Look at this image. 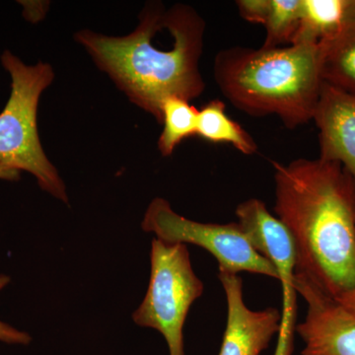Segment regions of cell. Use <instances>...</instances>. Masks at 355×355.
<instances>
[{"label":"cell","mask_w":355,"mask_h":355,"mask_svg":"<svg viewBox=\"0 0 355 355\" xmlns=\"http://www.w3.org/2000/svg\"><path fill=\"white\" fill-rule=\"evenodd\" d=\"M301 0H270L263 48L291 46L300 20Z\"/></svg>","instance_id":"15"},{"label":"cell","mask_w":355,"mask_h":355,"mask_svg":"<svg viewBox=\"0 0 355 355\" xmlns=\"http://www.w3.org/2000/svg\"><path fill=\"white\" fill-rule=\"evenodd\" d=\"M214 74L222 94L253 116H277L294 130L313 120L324 80L320 44L225 49Z\"/></svg>","instance_id":"3"},{"label":"cell","mask_w":355,"mask_h":355,"mask_svg":"<svg viewBox=\"0 0 355 355\" xmlns=\"http://www.w3.org/2000/svg\"><path fill=\"white\" fill-rule=\"evenodd\" d=\"M238 11L243 19L265 26L270 9V0H238Z\"/></svg>","instance_id":"16"},{"label":"cell","mask_w":355,"mask_h":355,"mask_svg":"<svg viewBox=\"0 0 355 355\" xmlns=\"http://www.w3.org/2000/svg\"><path fill=\"white\" fill-rule=\"evenodd\" d=\"M10 282L7 275H0V291L4 288ZM0 340L9 345H27L31 343L32 338L29 334L21 331L8 324L0 321Z\"/></svg>","instance_id":"17"},{"label":"cell","mask_w":355,"mask_h":355,"mask_svg":"<svg viewBox=\"0 0 355 355\" xmlns=\"http://www.w3.org/2000/svg\"><path fill=\"white\" fill-rule=\"evenodd\" d=\"M355 21V0H301L300 20L291 44H321Z\"/></svg>","instance_id":"11"},{"label":"cell","mask_w":355,"mask_h":355,"mask_svg":"<svg viewBox=\"0 0 355 355\" xmlns=\"http://www.w3.org/2000/svg\"><path fill=\"white\" fill-rule=\"evenodd\" d=\"M242 226L254 249L272 261L282 287V321L275 355H291L296 333L297 294L295 286L296 254L291 234L263 200L250 198L236 209Z\"/></svg>","instance_id":"7"},{"label":"cell","mask_w":355,"mask_h":355,"mask_svg":"<svg viewBox=\"0 0 355 355\" xmlns=\"http://www.w3.org/2000/svg\"><path fill=\"white\" fill-rule=\"evenodd\" d=\"M312 121L319 130V159L342 165L355 187V95L324 83Z\"/></svg>","instance_id":"10"},{"label":"cell","mask_w":355,"mask_h":355,"mask_svg":"<svg viewBox=\"0 0 355 355\" xmlns=\"http://www.w3.org/2000/svg\"><path fill=\"white\" fill-rule=\"evenodd\" d=\"M320 46L324 83L355 95V21Z\"/></svg>","instance_id":"13"},{"label":"cell","mask_w":355,"mask_h":355,"mask_svg":"<svg viewBox=\"0 0 355 355\" xmlns=\"http://www.w3.org/2000/svg\"><path fill=\"white\" fill-rule=\"evenodd\" d=\"M221 100H211L198 110L197 135L214 144H230L245 155H254L258 146L253 137L226 114Z\"/></svg>","instance_id":"12"},{"label":"cell","mask_w":355,"mask_h":355,"mask_svg":"<svg viewBox=\"0 0 355 355\" xmlns=\"http://www.w3.org/2000/svg\"><path fill=\"white\" fill-rule=\"evenodd\" d=\"M198 116V110L183 98L170 97L163 102V130L158 139V149L163 156L172 155L182 141L197 135Z\"/></svg>","instance_id":"14"},{"label":"cell","mask_w":355,"mask_h":355,"mask_svg":"<svg viewBox=\"0 0 355 355\" xmlns=\"http://www.w3.org/2000/svg\"><path fill=\"white\" fill-rule=\"evenodd\" d=\"M19 179L20 172L0 164V180H6V181H17V180Z\"/></svg>","instance_id":"19"},{"label":"cell","mask_w":355,"mask_h":355,"mask_svg":"<svg viewBox=\"0 0 355 355\" xmlns=\"http://www.w3.org/2000/svg\"><path fill=\"white\" fill-rule=\"evenodd\" d=\"M141 228L169 244L202 248L216 259L219 272L238 275L247 272L279 280L272 261L254 249L238 222L220 224L191 220L177 214L165 198H156L147 207Z\"/></svg>","instance_id":"6"},{"label":"cell","mask_w":355,"mask_h":355,"mask_svg":"<svg viewBox=\"0 0 355 355\" xmlns=\"http://www.w3.org/2000/svg\"><path fill=\"white\" fill-rule=\"evenodd\" d=\"M1 62L12 83L0 113V164L30 173L42 190L69 203L64 181L44 153L37 123L40 97L53 83V70L44 62L25 64L9 51L2 53Z\"/></svg>","instance_id":"4"},{"label":"cell","mask_w":355,"mask_h":355,"mask_svg":"<svg viewBox=\"0 0 355 355\" xmlns=\"http://www.w3.org/2000/svg\"><path fill=\"white\" fill-rule=\"evenodd\" d=\"M336 300L355 318V287L352 291L336 298Z\"/></svg>","instance_id":"18"},{"label":"cell","mask_w":355,"mask_h":355,"mask_svg":"<svg viewBox=\"0 0 355 355\" xmlns=\"http://www.w3.org/2000/svg\"><path fill=\"white\" fill-rule=\"evenodd\" d=\"M205 22L191 6L147 4L137 29L123 37L90 30L76 35L100 69L139 108L161 123V107L170 97L191 101L205 89L200 70Z\"/></svg>","instance_id":"1"},{"label":"cell","mask_w":355,"mask_h":355,"mask_svg":"<svg viewBox=\"0 0 355 355\" xmlns=\"http://www.w3.org/2000/svg\"><path fill=\"white\" fill-rule=\"evenodd\" d=\"M150 268L146 294L133 312V322L159 331L169 355H184V323L191 306L202 297L205 284L193 270L187 245L154 238Z\"/></svg>","instance_id":"5"},{"label":"cell","mask_w":355,"mask_h":355,"mask_svg":"<svg viewBox=\"0 0 355 355\" xmlns=\"http://www.w3.org/2000/svg\"><path fill=\"white\" fill-rule=\"evenodd\" d=\"M227 303V322L219 355H261L279 335L282 312L277 308L248 307L239 275L219 272Z\"/></svg>","instance_id":"9"},{"label":"cell","mask_w":355,"mask_h":355,"mask_svg":"<svg viewBox=\"0 0 355 355\" xmlns=\"http://www.w3.org/2000/svg\"><path fill=\"white\" fill-rule=\"evenodd\" d=\"M295 286L307 312L296 333L304 342L301 355H355V318L302 273Z\"/></svg>","instance_id":"8"},{"label":"cell","mask_w":355,"mask_h":355,"mask_svg":"<svg viewBox=\"0 0 355 355\" xmlns=\"http://www.w3.org/2000/svg\"><path fill=\"white\" fill-rule=\"evenodd\" d=\"M273 212L295 247L296 272L333 298L355 287V187L338 163L272 162Z\"/></svg>","instance_id":"2"}]
</instances>
